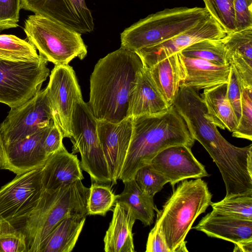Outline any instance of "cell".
I'll return each instance as SVG.
<instances>
[{
	"mask_svg": "<svg viewBox=\"0 0 252 252\" xmlns=\"http://www.w3.org/2000/svg\"><path fill=\"white\" fill-rule=\"evenodd\" d=\"M185 77L181 86L199 91L227 83L230 65H218L206 60L184 57L179 53Z\"/></svg>",
	"mask_w": 252,
	"mask_h": 252,
	"instance_id": "603a6c76",
	"label": "cell"
},
{
	"mask_svg": "<svg viewBox=\"0 0 252 252\" xmlns=\"http://www.w3.org/2000/svg\"><path fill=\"white\" fill-rule=\"evenodd\" d=\"M20 0H0V31L18 26Z\"/></svg>",
	"mask_w": 252,
	"mask_h": 252,
	"instance_id": "d590c367",
	"label": "cell"
},
{
	"mask_svg": "<svg viewBox=\"0 0 252 252\" xmlns=\"http://www.w3.org/2000/svg\"><path fill=\"white\" fill-rule=\"evenodd\" d=\"M54 123L46 89L23 104L11 108L0 126L4 146L25 138Z\"/></svg>",
	"mask_w": 252,
	"mask_h": 252,
	"instance_id": "7c38bea8",
	"label": "cell"
},
{
	"mask_svg": "<svg viewBox=\"0 0 252 252\" xmlns=\"http://www.w3.org/2000/svg\"><path fill=\"white\" fill-rule=\"evenodd\" d=\"M99 141L107 163L112 185L117 183L129 145L132 118L118 123L96 120Z\"/></svg>",
	"mask_w": 252,
	"mask_h": 252,
	"instance_id": "2e32d148",
	"label": "cell"
},
{
	"mask_svg": "<svg viewBox=\"0 0 252 252\" xmlns=\"http://www.w3.org/2000/svg\"><path fill=\"white\" fill-rule=\"evenodd\" d=\"M227 83L204 90L200 94L206 117L217 127L233 132L238 122L226 96Z\"/></svg>",
	"mask_w": 252,
	"mask_h": 252,
	"instance_id": "d4e9b609",
	"label": "cell"
},
{
	"mask_svg": "<svg viewBox=\"0 0 252 252\" xmlns=\"http://www.w3.org/2000/svg\"><path fill=\"white\" fill-rule=\"evenodd\" d=\"M149 70L158 89L170 106L185 77V69L179 53L158 62Z\"/></svg>",
	"mask_w": 252,
	"mask_h": 252,
	"instance_id": "cb8c5ba5",
	"label": "cell"
},
{
	"mask_svg": "<svg viewBox=\"0 0 252 252\" xmlns=\"http://www.w3.org/2000/svg\"><path fill=\"white\" fill-rule=\"evenodd\" d=\"M145 252H170L163 235L158 228L154 226L149 232Z\"/></svg>",
	"mask_w": 252,
	"mask_h": 252,
	"instance_id": "ab89813d",
	"label": "cell"
},
{
	"mask_svg": "<svg viewBox=\"0 0 252 252\" xmlns=\"http://www.w3.org/2000/svg\"><path fill=\"white\" fill-rule=\"evenodd\" d=\"M124 189L117 195L116 202L128 204L131 208L136 220L145 226L151 225L154 220L155 212L157 209L154 197L142 190L134 178L123 182Z\"/></svg>",
	"mask_w": 252,
	"mask_h": 252,
	"instance_id": "4316f807",
	"label": "cell"
},
{
	"mask_svg": "<svg viewBox=\"0 0 252 252\" xmlns=\"http://www.w3.org/2000/svg\"><path fill=\"white\" fill-rule=\"evenodd\" d=\"M21 8L52 19L81 34L92 32L94 19L85 0H20Z\"/></svg>",
	"mask_w": 252,
	"mask_h": 252,
	"instance_id": "5bb4252c",
	"label": "cell"
},
{
	"mask_svg": "<svg viewBox=\"0 0 252 252\" xmlns=\"http://www.w3.org/2000/svg\"><path fill=\"white\" fill-rule=\"evenodd\" d=\"M129 145L119 179L134 178L136 171L160 152L173 146L191 148L194 143L183 118L173 105L158 114L131 117Z\"/></svg>",
	"mask_w": 252,
	"mask_h": 252,
	"instance_id": "7a4b0ae2",
	"label": "cell"
},
{
	"mask_svg": "<svg viewBox=\"0 0 252 252\" xmlns=\"http://www.w3.org/2000/svg\"><path fill=\"white\" fill-rule=\"evenodd\" d=\"M46 90L53 122L63 138L71 137V122L77 102L83 99L75 72L69 64L55 65Z\"/></svg>",
	"mask_w": 252,
	"mask_h": 252,
	"instance_id": "30bf717a",
	"label": "cell"
},
{
	"mask_svg": "<svg viewBox=\"0 0 252 252\" xmlns=\"http://www.w3.org/2000/svg\"><path fill=\"white\" fill-rule=\"evenodd\" d=\"M148 164L166 178L173 188L185 180L209 176L204 165L193 155L191 148L183 145L163 150Z\"/></svg>",
	"mask_w": 252,
	"mask_h": 252,
	"instance_id": "9a60e30c",
	"label": "cell"
},
{
	"mask_svg": "<svg viewBox=\"0 0 252 252\" xmlns=\"http://www.w3.org/2000/svg\"><path fill=\"white\" fill-rule=\"evenodd\" d=\"M212 194L201 178L182 181L160 210L154 227L162 233L170 252H188L186 236L196 218L211 205Z\"/></svg>",
	"mask_w": 252,
	"mask_h": 252,
	"instance_id": "277c9868",
	"label": "cell"
},
{
	"mask_svg": "<svg viewBox=\"0 0 252 252\" xmlns=\"http://www.w3.org/2000/svg\"><path fill=\"white\" fill-rule=\"evenodd\" d=\"M172 105L183 118L192 137L206 149L220 173L230 172L242 163L246 148L230 143L206 117V108L198 91L181 86Z\"/></svg>",
	"mask_w": 252,
	"mask_h": 252,
	"instance_id": "5b68a950",
	"label": "cell"
},
{
	"mask_svg": "<svg viewBox=\"0 0 252 252\" xmlns=\"http://www.w3.org/2000/svg\"><path fill=\"white\" fill-rule=\"evenodd\" d=\"M205 8L227 33L235 32L234 0H203Z\"/></svg>",
	"mask_w": 252,
	"mask_h": 252,
	"instance_id": "1f68e13d",
	"label": "cell"
},
{
	"mask_svg": "<svg viewBox=\"0 0 252 252\" xmlns=\"http://www.w3.org/2000/svg\"><path fill=\"white\" fill-rule=\"evenodd\" d=\"M205 7L166 8L140 19L121 33V46L134 51L166 41L209 18Z\"/></svg>",
	"mask_w": 252,
	"mask_h": 252,
	"instance_id": "8992f818",
	"label": "cell"
},
{
	"mask_svg": "<svg viewBox=\"0 0 252 252\" xmlns=\"http://www.w3.org/2000/svg\"><path fill=\"white\" fill-rule=\"evenodd\" d=\"M96 127V119L87 103L83 100L77 102L71 122L72 153H80L81 169L89 174L93 182L113 186Z\"/></svg>",
	"mask_w": 252,
	"mask_h": 252,
	"instance_id": "ba28073f",
	"label": "cell"
},
{
	"mask_svg": "<svg viewBox=\"0 0 252 252\" xmlns=\"http://www.w3.org/2000/svg\"><path fill=\"white\" fill-rule=\"evenodd\" d=\"M193 228L209 237L234 244L252 240V220L234 218L214 210L202 218Z\"/></svg>",
	"mask_w": 252,
	"mask_h": 252,
	"instance_id": "d6986e66",
	"label": "cell"
},
{
	"mask_svg": "<svg viewBox=\"0 0 252 252\" xmlns=\"http://www.w3.org/2000/svg\"><path fill=\"white\" fill-rule=\"evenodd\" d=\"M89 193L81 180L55 190L44 189L33 210L14 225L25 235L28 252H40L49 234L64 218L87 216Z\"/></svg>",
	"mask_w": 252,
	"mask_h": 252,
	"instance_id": "3957f363",
	"label": "cell"
},
{
	"mask_svg": "<svg viewBox=\"0 0 252 252\" xmlns=\"http://www.w3.org/2000/svg\"><path fill=\"white\" fill-rule=\"evenodd\" d=\"M5 150L2 136L0 130V169H3Z\"/></svg>",
	"mask_w": 252,
	"mask_h": 252,
	"instance_id": "b9f144b4",
	"label": "cell"
},
{
	"mask_svg": "<svg viewBox=\"0 0 252 252\" xmlns=\"http://www.w3.org/2000/svg\"><path fill=\"white\" fill-rule=\"evenodd\" d=\"M243 88L235 71L230 66L227 83L226 96L238 122L241 115V95Z\"/></svg>",
	"mask_w": 252,
	"mask_h": 252,
	"instance_id": "8d00e7d4",
	"label": "cell"
},
{
	"mask_svg": "<svg viewBox=\"0 0 252 252\" xmlns=\"http://www.w3.org/2000/svg\"><path fill=\"white\" fill-rule=\"evenodd\" d=\"M232 136L252 140V88H243L241 115L237 127L232 132Z\"/></svg>",
	"mask_w": 252,
	"mask_h": 252,
	"instance_id": "836d02e7",
	"label": "cell"
},
{
	"mask_svg": "<svg viewBox=\"0 0 252 252\" xmlns=\"http://www.w3.org/2000/svg\"><path fill=\"white\" fill-rule=\"evenodd\" d=\"M83 179L77 156L69 153L64 146L50 156L41 168V182L45 190H55Z\"/></svg>",
	"mask_w": 252,
	"mask_h": 252,
	"instance_id": "ac0fdd59",
	"label": "cell"
},
{
	"mask_svg": "<svg viewBox=\"0 0 252 252\" xmlns=\"http://www.w3.org/2000/svg\"><path fill=\"white\" fill-rule=\"evenodd\" d=\"M134 179L142 190L153 197L168 183L166 178L149 164L139 169Z\"/></svg>",
	"mask_w": 252,
	"mask_h": 252,
	"instance_id": "e575fe53",
	"label": "cell"
},
{
	"mask_svg": "<svg viewBox=\"0 0 252 252\" xmlns=\"http://www.w3.org/2000/svg\"><path fill=\"white\" fill-rule=\"evenodd\" d=\"M86 216H72L61 220L45 241L40 252H70L86 221Z\"/></svg>",
	"mask_w": 252,
	"mask_h": 252,
	"instance_id": "484cf974",
	"label": "cell"
},
{
	"mask_svg": "<svg viewBox=\"0 0 252 252\" xmlns=\"http://www.w3.org/2000/svg\"><path fill=\"white\" fill-rule=\"evenodd\" d=\"M35 47L29 41L12 34L0 35V59L12 61L33 62L40 60Z\"/></svg>",
	"mask_w": 252,
	"mask_h": 252,
	"instance_id": "83f0119b",
	"label": "cell"
},
{
	"mask_svg": "<svg viewBox=\"0 0 252 252\" xmlns=\"http://www.w3.org/2000/svg\"><path fill=\"white\" fill-rule=\"evenodd\" d=\"M234 244L233 252H252V240L242 241Z\"/></svg>",
	"mask_w": 252,
	"mask_h": 252,
	"instance_id": "60d3db41",
	"label": "cell"
},
{
	"mask_svg": "<svg viewBox=\"0 0 252 252\" xmlns=\"http://www.w3.org/2000/svg\"><path fill=\"white\" fill-rule=\"evenodd\" d=\"M47 61H12L0 59V102L11 108L34 96L49 75Z\"/></svg>",
	"mask_w": 252,
	"mask_h": 252,
	"instance_id": "9c48e42d",
	"label": "cell"
},
{
	"mask_svg": "<svg viewBox=\"0 0 252 252\" xmlns=\"http://www.w3.org/2000/svg\"><path fill=\"white\" fill-rule=\"evenodd\" d=\"M44 190L41 168L16 175L0 188V222L15 225L33 210Z\"/></svg>",
	"mask_w": 252,
	"mask_h": 252,
	"instance_id": "8fae6325",
	"label": "cell"
},
{
	"mask_svg": "<svg viewBox=\"0 0 252 252\" xmlns=\"http://www.w3.org/2000/svg\"><path fill=\"white\" fill-rule=\"evenodd\" d=\"M179 53L184 57L205 60L218 65L229 64L222 38L200 40Z\"/></svg>",
	"mask_w": 252,
	"mask_h": 252,
	"instance_id": "f1b7e54d",
	"label": "cell"
},
{
	"mask_svg": "<svg viewBox=\"0 0 252 252\" xmlns=\"http://www.w3.org/2000/svg\"><path fill=\"white\" fill-rule=\"evenodd\" d=\"M169 107L153 81L149 69L144 67L129 96L127 117L158 114Z\"/></svg>",
	"mask_w": 252,
	"mask_h": 252,
	"instance_id": "7402d4cb",
	"label": "cell"
},
{
	"mask_svg": "<svg viewBox=\"0 0 252 252\" xmlns=\"http://www.w3.org/2000/svg\"><path fill=\"white\" fill-rule=\"evenodd\" d=\"M210 205L213 210L221 214L252 220V192L224 197Z\"/></svg>",
	"mask_w": 252,
	"mask_h": 252,
	"instance_id": "f546056e",
	"label": "cell"
},
{
	"mask_svg": "<svg viewBox=\"0 0 252 252\" xmlns=\"http://www.w3.org/2000/svg\"><path fill=\"white\" fill-rule=\"evenodd\" d=\"M53 124L39 128L25 138L4 145L3 169L19 175L42 168L48 158L44 142Z\"/></svg>",
	"mask_w": 252,
	"mask_h": 252,
	"instance_id": "e0dca14e",
	"label": "cell"
},
{
	"mask_svg": "<svg viewBox=\"0 0 252 252\" xmlns=\"http://www.w3.org/2000/svg\"><path fill=\"white\" fill-rule=\"evenodd\" d=\"M24 30L39 55L55 65L68 64L74 58L83 60L87 54L81 33L44 16L30 15Z\"/></svg>",
	"mask_w": 252,
	"mask_h": 252,
	"instance_id": "52a82bcc",
	"label": "cell"
},
{
	"mask_svg": "<svg viewBox=\"0 0 252 252\" xmlns=\"http://www.w3.org/2000/svg\"><path fill=\"white\" fill-rule=\"evenodd\" d=\"M234 8L236 31L252 27V0H234Z\"/></svg>",
	"mask_w": 252,
	"mask_h": 252,
	"instance_id": "74e56055",
	"label": "cell"
},
{
	"mask_svg": "<svg viewBox=\"0 0 252 252\" xmlns=\"http://www.w3.org/2000/svg\"><path fill=\"white\" fill-rule=\"evenodd\" d=\"M0 252H28L25 235L7 220L0 222Z\"/></svg>",
	"mask_w": 252,
	"mask_h": 252,
	"instance_id": "d6a6232c",
	"label": "cell"
},
{
	"mask_svg": "<svg viewBox=\"0 0 252 252\" xmlns=\"http://www.w3.org/2000/svg\"><path fill=\"white\" fill-rule=\"evenodd\" d=\"M136 219L130 207L116 202L103 239L105 252H134L132 228Z\"/></svg>",
	"mask_w": 252,
	"mask_h": 252,
	"instance_id": "44dd1931",
	"label": "cell"
},
{
	"mask_svg": "<svg viewBox=\"0 0 252 252\" xmlns=\"http://www.w3.org/2000/svg\"><path fill=\"white\" fill-rule=\"evenodd\" d=\"M222 40L228 63L242 85L252 88V27L228 33Z\"/></svg>",
	"mask_w": 252,
	"mask_h": 252,
	"instance_id": "ffe728a7",
	"label": "cell"
},
{
	"mask_svg": "<svg viewBox=\"0 0 252 252\" xmlns=\"http://www.w3.org/2000/svg\"><path fill=\"white\" fill-rule=\"evenodd\" d=\"M227 34L224 29L212 17L192 28L158 44L141 48L135 52L143 66L149 69L158 62L179 53L190 45L204 39H220Z\"/></svg>",
	"mask_w": 252,
	"mask_h": 252,
	"instance_id": "4fadbf2b",
	"label": "cell"
},
{
	"mask_svg": "<svg viewBox=\"0 0 252 252\" xmlns=\"http://www.w3.org/2000/svg\"><path fill=\"white\" fill-rule=\"evenodd\" d=\"M143 68L135 52L122 47L98 60L87 103L97 120L118 123L127 118L129 96Z\"/></svg>",
	"mask_w": 252,
	"mask_h": 252,
	"instance_id": "6da1fadb",
	"label": "cell"
},
{
	"mask_svg": "<svg viewBox=\"0 0 252 252\" xmlns=\"http://www.w3.org/2000/svg\"><path fill=\"white\" fill-rule=\"evenodd\" d=\"M117 198L109 185L92 182L87 200L88 215L105 216L112 210Z\"/></svg>",
	"mask_w": 252,
	"mask_h": 252,
	"instance_id": "4dcf8cb0",
	"label": "cell"
},
{
	"mask_svg": "<svg viewBox=\"0 0 252 252\" xmlns=\"http://www.w3.org/2000/svg\"><path fill=\"white\" fill-rule=\"evenodd\" d=\"M63 138L61 131L54 123L50 127L44 142V148L48 158L64 146Z\"/></svg>",
	"mask_w": 252,
	"mask_h": 252,
	"instance_id": "f35d334b",
	"label": "cell"
}]
</instances>
